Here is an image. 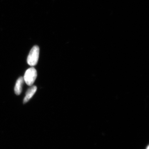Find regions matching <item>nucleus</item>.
I'll return each mask as SVG.
<instances>
[{"label": "nucleus", "mask_w": 149, "mask_h": 149, "mask_svg": "<svg viewBox=\"0 0 149 149\" xmlns=\"http://www.w3.org/2000/svg\"><path fill=\"white\" fill-rule=\"evenodd\" d=\"M24 82V80L23 77H19L17 79L14 88L15 93L17 95H19L21 94Z\"/></svg>", "instance_id": "20e7f679"}, {"label": "nucleus", "mask_w": 149, "mask_h": 149, "mask_svg": "<svg viewBox=\"0 0 149 149\" xmlns=\"http://www.w3.org/2000/svg\"><path fill=\"white\" fill-rule=\"evenodd\" d=\"M40 54V48L38 46H35L29 52L27 58V62L30 66H34L37 64Z\"/></svg>", "instance_id": "f257e3e1"}, {"label": "nucleus", "mask_w": 149, "mask_h": 149, "mask_svg": "<svg viewBox=\"0 0 149 149\" xmlns=\"http://www.w3.org/2000/svg\"><path fill=\"white\" fill-rule=\"evenodd\" d=\"M37 90V87L36 86H32L28 89L26 92V95L24 99V101H23L24 104L26 103L29 101L36 93Z\"/></svg>", "instance_id": "7ed1b4c3"}, {"label": "nucleus", "mask_w": 149, "mask_h": 149, "mask_svg": "<svg viewBox=\"0 0 149 149\" xmlns=\"http://www.w3.org/2000/svg\"><path fill=\"white\" fill-rule=\"evenodd\" d=\"M146 149H149V146H148L147 147Z\"/></svg>", "instance_id": "39448f33"}, {"label": "nucleus", "mask_w": 149, "mask_h": 149, "mask_svg": "<svg viewBox=\"0 0 149 149\" xmlns=\"http://www.w3.org/2000/svg\"><path fill=\"white\" fill-rule=\"evenodd\" d=\"M37 75L36 70L34 68H30L27 69L25 72L23 77L24 82L28 86H32L35 83Z\"/></svg>", "instance_id": "f03ea898"}]
</instances>
